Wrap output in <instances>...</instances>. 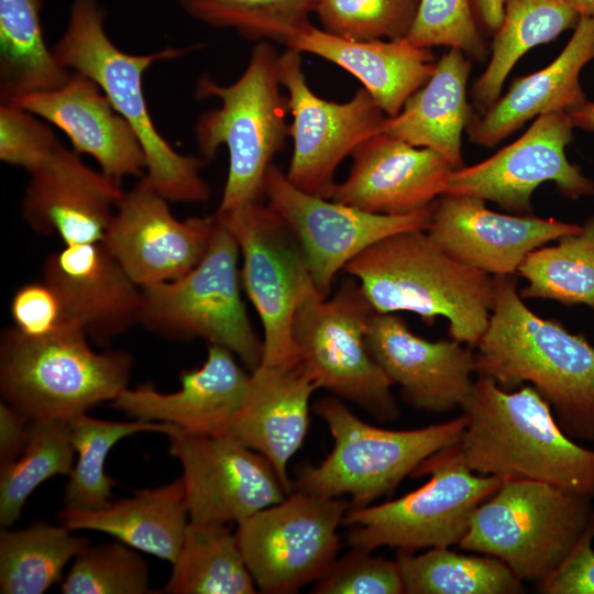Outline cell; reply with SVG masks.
Listing matches in <instances>:
<instances>
[{
    "mask_svg": "<svg viewBox=\"0 0 594 594\" xmlns=\"http://www.w3.org/2000/svg\"><path fill=\"white\" fill-rule=\"evenodd\" d=\"M360 548L337 558L315 582V594H400L403 581L397 561Z\"/></svg>",
    "mask_w": 594,
    "mask_h": 594,
    "instance_id": "43",
    "label": "cell"
},
{
    "mask_svg": "<svg viewBox=\"0 0 594 594\" xmlns=\"http://www.w3.org/2000/svg\"><path fill=\"white\" fill-rule=\"evenodd\" d=\"M59 143L43 119L14 103H0V160L28 173Z\"/></svg>",
    "mask_w": 594,
    "mask_h": 594,
    "instance_id": "44",
    "label": "cell"
},
{
    "mask_svg": "<svg viewBox=\"0 0 594 594\" xmlns=\"http://www.w3.org/2000/svg\"><path fill=\"white\" fill-rule=\"evenodd\" d=\"M594 534L586 536L560 569L540 583L544 594H594Z\"/></svg>",
    "mask_w": 594,
    "mask_h": 594,
    "instance_id": "46",
    "label": "cell"
},
{
    "mask_svg": "<svg viewBox=\"0 0 594 594\" xmlns=\"http://www.w3.org/2000/svg\"><path fill=\"white\" fill-rule=\"evenodd\" d=\"M31 421L14 407L0 403V465L18 459L30 437Z\"/></svg>",
    "mask_w": 594,
    "mask_h": 594,
    "instance_id": "47",
    "label": "cell"
},
{
    "mask_svg": "<svg viewBox=\"0 0 594 594\" xmlns=\"http://www.w3.org/2000/svg\"><path fill=\"white\" fill-rule=\"evenodd\" d=\"M215 215L239 244L241 284L263 327L262 363L294 361L295 314L305 300L321 296L300 243L284 220L261 201Z\"/></svg>",
    "mask_w": 594,
    "mask_h": 594,
    "instance_id": "12",
    "label": "cell"
},
{
    "mask_svg": "<svg viewBox=\"0 0 594 594\" xmlns=\"http://www.w3.org/2000/svg\"><path fill=\"white\" fill-rule=\"evenodd\" d=\"M166 436L182 468L190 521L238 525L288 494L268 460L231 436L193 435L176 427Z\"/></svg>",
    "mask_w": 594,
    "mask_h": 594,
    "instance_id": "16",
    "label": "cell"
},
{
    "mask_svg": "<svg viewBox=\"0 0 594 594\" xmlns=\"http://www.w3.org/2000/svg\"><path fill=\"white\" fill-rule=\"evenodd\" d=\"M301 55L287 47L278 58V78L293 118L288 125L293 153L285 173L297 188L331 199L338 166L380 132L386 117L363 87L345 102L320 98L308 85Z\"/></svg>",
    "mask_w": 594,
    "mask_h": 594,
    "instance_id": "14",
    "label": "cell"
},
{
    "mask_svg": "<svg viewBox=\"0 0 594 594\" xmlns=\"http://www.w3.org/2000/svg\"><path fill=\"white\" fill-rule=\"evenodd\" d=\"M406 38L420 47L458 48L476 59L487 51L471 0H420Z\"/></svg>",
    "mask_w": 594,
    "mask_h": 594,
    "instance_id": "42",
    "label": "cell"
},
{
    "mask_svg": "<svg viewBox=\"0 0 594 594\" xmlns=\"http://www.w3.org/2000/svg\"><path fill=\"white\" fill-rule=\"evenodd\" d=\"M367 348L413 407L447 413L461 407L472 391L474 351L457 340L429 341L416 336L396 314L374 312Z\"/></svg>",
    "mask_w": 594,
    "mask_h": 594,
    "instance_id": "22",
    "label": "cell"
},
{
    "mask_svg": "<svg viewBox=\"0 0 594 594\" xmlns=\"http://www.w3.org/2000/svg\"><path fill=\"white\" fill-rule=\"evenodd\" d=\"M351 157L350 172L331 199L377 215L430 206L444 195L454 170L439 153L384 132L364 140Z\"/></svg>",
    "mask_w": 594,
    "mask_h": 594,
    "instance_id": "21",
    "label": "cell"
},
{
    "mask_svg": "<svg viewBox=\"0 0 594 594\" xmlns=\"http://www.w3.org/2000/svg\"><path fill=\"white\" fill-rule=\"evenodd\" d=\"M333 438V447L316 466L301 470L293 490L324 497L349 496L351 507H364L393 493L429 457L459 442L463 415L447 422L410 430L369 425L340 398L324 397L315 406Z\"/></svg>",
    "mask_w": 594,
    "mask_h": 594,
    "instance_id": "8",
    "label": "cell"
},
{
    "mask_svg": "<svg viewBox=\"0 0 594 594\" xmlns=\"http://www.w3.org/2000/svg\"><path fill=\"white\" fill-rule=\"evenodd\" d=\"M404 593L408 594H515L522 581L499 559L468 556L448 548L421 554L399 550L397 556Z\"/></svg>",
    "mask_w": 594,
    "mask_h": 594,
    "instance_id": "35",
    "label": "cell"
},
{
    "mask_svg": "<svg viewBox=\"0 0 594 594\" xmlns=\"http://www.w3.org/2000/svg\"><path fill=\"white\" fill-rule=\"evenodd\" d=\"M350 503L293 490L238 524L235 537L256 587L292 594L318 581L338 558Z\"/></svg>",
    "mask_w": 594,
    "mask_h": 594,
    "instance_id": "13",
    "label": "cell"
},
{
    "mask_svg": "<svg viewBox=\"0 0 594 594\" xmlns=\"http://www.w3.org/2000/svg\"><path fill=\"white\" fill-rule=\"evenodd\" d=\"M530 252L517 274L527 280L522 299H549L594 310V216L581 229Z\"/></svg>",
    "mask_w": 594,
    "mask_h": 594,
    "instance_id": "36",
    "label": "cell"
},
{
    "mask_svg": "<svg viewBox=\"0 0 594 594\" xmlns=\"http://www.w3.org/2000/svg\"><path fill=\"white\" fill-rule=\"evenodd\" d=\"M62 525L73 530H96L131 548L173 563L189 524L180 477L170 483L138 491L103 508L86 512L63 509Z\"/></svg>",
    "mask_w": 594,
    "mask_h": 594,
    "instance_id": "30",
    "label": "cell"
},
{
    "mask_svg": "<svg viewBox=\"0 0 594 594\" xmlns=\"http://www.w3.org/2000/svg\"><path fill=\"white\" fill-rule=\"evenodd\" d=\"M251 373L227 348L209 344L200 367L179 375L180 388L162 393L152 385L127 387L111 406L129 417L173 425L201 436H230L235 417L248 396Z\"/></svg>",
    "mask_w": 594,
    "mask_h": 594,
    "instance_id": "24",
    "label": "cell"
},
{
    "mask_svg": "<svg viewBox=\"0 0 594 594\" xmlns=\"http://www.w3.org/2000/svg\"><path fill=\"white\" fill-rule=\"evenodd\" d=\"M278 58L275 48L261 41L234 82L220 85L205 75L196 85L198 98L220 100V106L204 112L194 127L198 151L206 162L213 160L222 145L229 152L219 211L261 201L273 157L288 135Z\"/></svg>",
    "mask_w": 594,
    "mask_h": 594,
    "instance_id": "6",
    "label": "cell"
},
{
    "mask_svg": "<svg viewBox=\"0 0 594 594\" xmlns=\"http://www.w3.org/2000/svg\"><path fill=\"white\" fill-rule=\"evenodd\" d=\"M191 18L253 41L286 44L314 12L315 0H177Z\"/></svg>",
    "mask_w": 594,
    "mask_h": 594,
    "instance_id": "39",
    "label": "cell"
},
{
    "mask_svg": "<svg viewBox=\"0 0 594 594\" xmlns=\"http://www.w3.org/2000/svg\"><path fill=\"white\" fill-rule=\"evenodd\" d=\"M29 175L21 212L33 231L55 234L64 245L103 241L124 194L120 180L94 170L61 142Z\"/></svg>",
    "mask_w": 594,
    "mask_h": 594,
    "instance_id": "20",
    "label": "cell"
},
{
    "mask_svg": "<svg viewBox=\"0 0 594 594\" xmlns=\"http://www.w3.org/2000/svg\"><path fill=\"white\" fill-rule=\"evenodd\" d=\"M264 196L300 243L323 297L330 295L339 271L377 241L427 230L436 202L408 215L372 213L297 188L275 164L267 172Z\"/></svg>",
    "mask_w": 594,
    "mask_h": 594,
    "instance_id": "15",
    "label": "cell"
},
{
    "mask_svg": "<svg viewBox=\"0 0 594 594\" xmlns=\"http://www.w3.org/2000/svg\"><path fill=\"white\" fill-rule=\"evenodd\" d=\"M592 499L546 482L502 480L474 510L458 546L497 558L520 581L539 585L594 534Z\"/></svg>",
    "mask_w": 594,
    "mask_h": 594,
    "instance_id": "7",
    "label": "cell"
},
{
    "mask_svg": "<svg viewBox=\"0 0 594 594\" xmlns=\"http://www.w3.org/2000/svg\"><path fill=\"white\" fill-rule=\"evenodd\" d=\"M579 20L568 0H505L491 59L472 88L475 108L483 113L499 98L508 74L526 52L574 29Z\"/></svg>",
    "mask_w": 594,
    "mask_h": 594,
    "instance_id": "32",
    "label": "cell"
},
{
    "mask_svg": "<svg viewBox=\"0 0 594 594\" xmlns=\"http://www.w3.org/2000/svg\"><path fill=\"white\" fill-rule=\"evenodd\" d=\"M580 16L594 15V0H568Z\"/></svg>",
    "mask_w": 594,
    "mask_h": 594,
    "instance_id": "50",
    "label": "cell"
},
{
    "mask_svg": "<svg viewBox=\"0 0 594 594\" xmlns=\"http://www.w3.org/2000/svg\"><path fill=\"white\" fill-rule=\"evenodd\" d=\"M87 544L62 526L38 521L0 530V593L42 594L59 582L66 564Z\"/></svg>",
    "mask_w": 594,
    "mask_h": 594,
    "instance_id": "34",
    "label": "cell"
},
{
    "mask_svg": "<svg viewBox=\"0 0 594 594\" xmlns=\"http://www.w3.org/2000/svg\"><path fill=\"white\" fill-rule=\"evenodd\" d=\"M75 449L69 420L31 421L28 444L14 461L0 465V524L12 526L28 497L46 480L69 476Z\"/></svg>",
    "mask_w": 594,
    "mask_h": 594,
    "instance_id": "38",
    "label": "cell"
},
{
    "mask_svg": "<svg viewBox=\"0 0 594 594\" xmlns=\"http://www.w3.org/2000/svg\"><path fill=\"white\" fill-rule=\"evenodd\" d=\"M594 59V15L580 16L559 56L544 68L514 79L507 92L479 118H472L469 140L494 146L542 114L568 112L583 103L580 74Z\"/></svg>",
    "mask_w": 594,
    "mask_h": 594,
    "instance_id": "28",
    "label": "cell"
},
{
    "mask_svg": "<svg viewBox=\"0 0 594 594\" xmlns=\"http://www.w3.org/2000/svg\"><path fill=\"white\" fill-rule=\"evenodd\" d=\"M574 128L594 132V101H584L568 111Z\"/></svg>",
    "mask_w": 594,
    "mask_h": 594,
    "instance_id": "49",
    "label": "cell"
},
{
    "mask_svg": "<svg viewBox=\"0 0 594 594\" xmlns=\"http://www.w3.org/2000/svg\"><path fill=\"white\" fill-rule=\"evenodd\" d=\"M148 568L138 550L117 542L87 544L61 583L64 594L150 593Z\"/></svg>",
    "mask_w": 594,
    "mask_h": 594,
    "instance_id": "40",
    "label": "cell"
},
{
    "mask_svg": "<svg viewBox=\"0 0 594 594\" xmlns=\"http://www.w3.org/2000/svg\"><path fill=\"white\" fill-rule=\"evenodd\" d=\"M421 475L429 481L399 498L350 507L343 520L349 546L416 551L459 544L474 510L502 484L497 476L466 468L452 447L429 457L413 473Z\"/></svg>",
    "mask_w": 594,
    "mask_h": 594,
    "instance_id": "10",
    "label": "cell"
},
{
    "mask_svg": "<svg viewBox=\"0 0 594 594\" xmlns=\"http://www.w3.org/2000/svg\"><path fill=\"white\" fill-rule=\"evenodd\" d=\"M145 176L124 191L103 243L140 287L176 279L204 257L216 216L177 219Z\"/></svg>",
    "mask_w": 594,
    "mask_h": 594,
    "instance_id": "18",
    "label": "cell"
},
{
    "mask_svg": "<svg viewBox=\"0 0 594 594\" xmlns=\"http://www.w3.org/2000/svg\"><path fill=\"white\" fill-rule=\"evenodd\" d=\"M216 220L207 252L194 268L141 287V323L167 339L201 338L227 348L252 372L262 363L263 341L242 300L239 244L217 216Z\"/></svg>",
    "mask_w": 594,
    "mask_h": 594,
    "instance_id": "9",
    "label": "cell"
},
{
    "mask_svg": "<svg viewBox=\"0 0 594 594\" xmlns=\"http://www.w3.org/2000/svg\"><path fill=\"white\" fill-rule=\"evenodd\" d=\"M573 129L568 112L536 118L508 146L477 164L454 169L444 195L490 200L522 216L532 213V193L547 182L570 199L594 196V182L565 155Z\"/></svg>",
    "mask_w": 594,
    "mask_h": 594,
    "instance_id": "17",
    "label": "cell"
},
{
    "mask_svg": "<svg viewBox=\"0 0 594 594\" xmlns=\"http://www.w3.org/2000/svg\"><path fill=\"white\" fill-rule=\"evenodd\" d=\"M72 441L77 460L64 491V509L86 512L110 503L114 481L106 473L107 457L121 439L139 432L167 435L173 425L144 421H114L79 415L72 420Z\"/></svg>",
    "mask_w": 594,
    "mask_h": 594,
    "instance_id": "37",
    "label": "cell"
},
{
    "mask_svg": "<svg viewBox=\"0 0 594 594\" xmlns=\"http://www.w3.org/2000/svg\"><path fill=\"white\" fill-rule=\"evenodd\" d=\"M41 1L0 0V103L57 89L73 74L45 43Z\"/></svg>",
    "mask_w": 594,
    "mask_h": 594,
    "instance_id": "31",
    "label": "cell"
},
{
    "mask_svg": "<svg viewBox=\"0 0 594 594\" xmlns=\"http://www.w3.org/2000/svg\"><path fill=\"white\" fill-rule=\"evenodd\" d=\"M374 312L359 282L349 276L332 297H312L299 306L292 336L297 358L318 388L388 422L399 417L400 409L392 381L366 344Z\"/></svg>",
    "mask_w": 594,
    "mask_h": 594,
    "instance_id": "11",
    "label": "cell"
},
{
    "mask_svg": "<svg viewBox=\"0 0 594 594\" xmlns=\"http://www.w3.org/2000/svg\"><path fill=\"white\" fill-rule=\"evenodd\" d=\"M199 45L166 47L150 54H130L106 31V10L98 0H74L66 29L53 47L57 61L98 84L135 131L146 161L145 177L168 201L204 202L209 184L201 176V157L177 152L158 132L150 114L143 76L151 65L179 58Z\"/></svg>",
    "mask_w": 594,
    "mask_h": 594,
    "instance_id": "4",
    "label": "cell"
},
{
    "mask_svg": "<svg viewBox=\"0 0 594 594\" xmlns=\"http://www.w3.org/2000/svg\"><path fill=\"white\" fill-rule=\"evenodd\" d=\"M172 565L158 593L253 594L257 588L228 525L189 520Z\"/></svg>",
    "mask_w": 594,
    "mask_h": 594,
    "instance_id": "33",
    "label": "cell"
},
{
    "mask_svg": "<svg viewBox=\"0 0 594 594\" xmlns=\"http://www.w3.org/2000/svg\"><path fill=\"white\" fill-rule=\"evenodd\" d=\"M14 327L29 337H44L63 323V311L55 290L44 280L22 285L13 295Z\"/></svg>",
    "mask_w": 594,
    "mask_h": 594,
    "instance_id": "45",
    "label": "cell"
},
{
    "mask_svg": "<svg viewBox=\"0 0 594 594\" xmlns=\"http://www.w3.org/2000/svg\"><path fill=\"white\" fill-rule=\"evenodd\" d=\"M43 280L57 294L63 323L105 343L141 323L142 288L102 241L65 245L43 264Z\"/></svg>",
    "mask_w": 594,
    "mask_h": 594,
    "instance_id": "23",
    "label": "cell"
},
{
    "mask_svg": "<svg viewBox=\"0 0 594 594\" xmlns=\"http://www.w3.org/2000/svg\"><path fill=\"white\" fill-rule=\"evenodd\" d=\"M494 278L493 308L475 345L474 373L505 389L529 383L569 437L594 441V348L530 310L514 275Z\"/></svg>",
    "mask_w": 594,
    "mask_h": 594,
    "instance_id": "1",
    "label": "cell"
},
{
    "mask_svg": "<svg viewBox=\"0 0 594 594\" xmlns=\"http://www.w3.org/2000/svg\"><path fill=\"white\" fill-rule=\"evenodd\" d=\"M470 72L465 53L450 48L399 113L384 119L380 132L439 153L453 169L463 167L462 134L473 118L466 98Z\"/></svg>",
    "mask_w": 594,
    "mask_h": 594,
    "instance_id": "29",
    "label": "cell"
},
{
    "mask_svg": "<svg viewBox=\"0 0 594 594\" xmlns=\"http://www.w3.org/2000/svg\"><path fill=\"white\" fill-rule=\"evenodd\" d=\"M10 103L62 130L73 150L95 158L103 174L120 182L145 175V154L135 131L91 78L73 70L59 88Z\"/></svg>",
    "mask_w": 594,
    "mask_h": 594,
    "instance_id": "25",
    "label": "cell"
},
{
    "mask_svg": "<svg viewBox=\"0 0 594 594\" xmlns=\"http://www.w3.org/2000/svg\"><path fill=\"white\" fill-rule=\"evenodd\" d=\"M580 224L532 215L499 213L485 200L443 195L426 230L455 260L492 276L515 275L534 250L575 233Z\"/></svg>",
    "mask_w": 594,
    "mask_h": 594,
    "instance_id": "19",
    "label": "cell"
},
{
    "mask_svg": "<svg viewBox=\"0 0 594 594\" xmlns=\"http://www.w3.org/2000/svg\"><path fill=\"white\" fill-rule=\"evenodd\" d=\"M286 47L323 58L355 77L386 117L399 113L408 98L432 76L437 62L431 48L406 37L356 41L305 24Z\"/></svg>",
    "mask_w": 594,
    "mask_h": 594,
    "instance_id": "27",
    "label": "cell"
},
{
    "mask_svg": "<svg viewBox=\"0 0 594 594\" xmlns=\"http://www.w3.org/2000/svg\"><path fill=\"white\" fill-rule=\"evenodd\" d=\"M471 2L476 21L494 34L503 20L505 0H471Z\"/></svg>",
    "mask_w": 594,
    "mask_h": 594,
    "instance_id": "48",
    "label": "cell"
},
{
    "mask_svg": "<svg viewBox=\"0 0 594 594\" xmlns=\"http://www.w3.org/2000/svg\"><path fill=\"white\" fill-rule=\"evenodd\" d=\"M420 0H315L323 30L356 41L407 36Z\"/></svg>",
    "mask_w": 594,
    "mask_h": 594,
    "instance_id": "41",
    "label": "cell"
},
{
    "mask_svg": "<svg viewBox=\"0 0 594 594\" xmlns=\"http://www.w3.org/2000/svg\"><path fill=\"white\" fill-rule=\"evenodd\" d=\"M133 358L122 350L96 352L77 326L29 337L15 327L0 340L2 400L30 421L72 420L112 402L128 387Z\"/></svg>",
    "mask_w": 594,
    "mask_h": 594,
    "instance_id": "5",
    "label": "cell"
},
{
    "mask_svg": "<svg viewBox=\"0 0 594 594\" xmlns=\"http://www.w3.org/2000/svg\"><path fill=\"white\" fill-rule=\"evenodd\" d=\"M461 409L465 426L452 449L466 468L502 480L546 482L594 498V450L562 430L534 386L508 392L477 376Z\"/></svg>",
    "mask_w": 594,
    "mask_h": 594,
    "instance_id": "2",
    "label": "cell"
},
{
    "mask_svg": "<svg viewBox=\"0 0 594 594\" xmlns=\"http://www.w3.org/2000/svg\"><path fill=\"white\" fill-rule=\"evenodd\" d=\"M344 271L359 282L375 312L409 311L427 324L443 317L450 337L471 348L487 327L494 276L449 255L426 230L384 238L349 262Z\"/></svg>",
    "mask_w": 594,
    "mask_h": 594,
    "instance_id": "3",
    "label": "cell"
},
{
    "mask_svg": "<svg viewBox=\"0 0 594 594\" xmlns=\"http://www.w3.org/2000/svg\"><path fill=\"white\" fill-rule=\"evenodd\" d=\"M316 389L298 358L261 363L251 372L246 399L230 429L232 438L268 460L288 494L293 491L288 463L306 439Z\"/></svg>",
    "mask_w": 594,
    "mask_h": 594,
    "instance_id": "26",
    "label": "cell"
}]
</instances>
